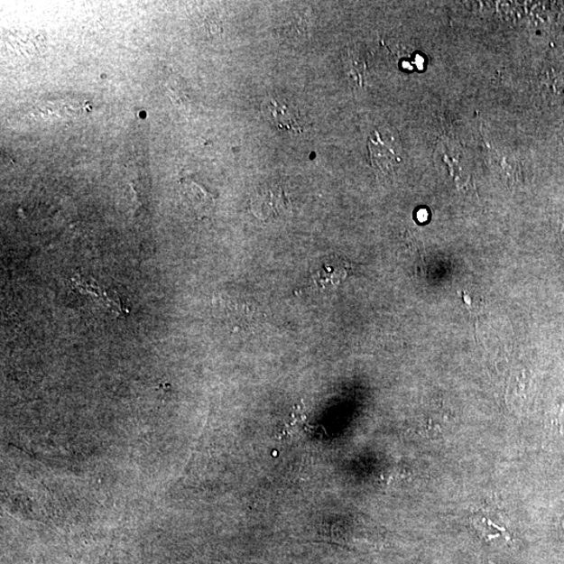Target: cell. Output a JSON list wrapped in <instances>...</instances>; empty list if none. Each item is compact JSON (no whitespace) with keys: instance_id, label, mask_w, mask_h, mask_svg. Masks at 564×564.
I'll return each mask as SVG.
<instances>
[{"instance_id":"obj_4","label":"cell","mask_w":564,"mask_h":564,"mask_svg":"<svg viewBox=\"0 0 564 564\" xmlns=\"http://www.w3.org/2000/svg\"><path fill=\"white\" fill-rule=\"evenodd\" d=\"M424 214H427L426 210H421L420 215H418V218H420V221L421 222H424L427 220V216H424Z\"/></svg>"},{"instance_id":"obj_1","label":"cell","mask_w":564,"mask_h":564,"mask_svg":"<svg viewBox=\"0 0 564 564\" xmlns=\"http://www.w3.org/2000/svg\"><path fill=\"white\" fill-rule=\"evenodd\" d=\"M368 150L373 168L384 176L393 174L395 165L401 161L400 154L377 130L368 138Z\"/></svg>"},{"instance_id":"obj_2","label":"cell","mask_w":564,"mask_h":564,"mask_svg":"<svg viewBox=\"0 0 564 564\" xmlns=\"http://www.w3.org/2000/svg\"><path fill=\"white\" fill-rule=\"evenodd\" d=\"M350 265L341 257H333L324 261L321 268L314 273V281L318 287H334L347 277Z\"/></svg>"},{"instance_id":"obj_3","label":"cell","mask_w":564,"mask_h":564,"mask_svg":"<svg viewBox=\"0 0 564 564\" xmlns=\"http://www.w3.org/2000/svg\"><path fill=\"white\" fill-rule=\"evenodd\" d=\"M284 110L285 107L281 108L275 105L274 117L278 125H280L282 129L300 133L293 125V123L295 122L293 116L290 115L291 112Z\"/></svg>"}]
</instances>
